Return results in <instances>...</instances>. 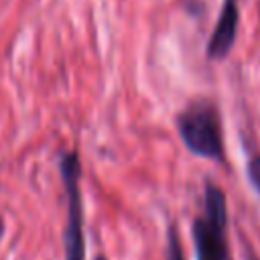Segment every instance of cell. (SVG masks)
<instances>
[{"instance_id": "1", "label": "cell", "mask_w": 260, "mask_h": 260, "mask_svg": "<svg viewBox=\"0 0 260 260\" xmlns=\"http://www.w3.org/2000/svg\"><path fill=\"white\" fill-rule=\"evenodd\" d=\"M177 132L181 142L195 156L223 162L225 146L221 132V116L217 106L211 100H195L189 102L175 118Z\"/></svg>"}, {"instance_id": "2", "label": "cell", "mask_w": 260, "mask_h": 260, "mask_svg": "<svg viewBox=\"0 0 260 260\" xmlns=\"http://www.w3.org/2000/svg\"><path fill=\"white\" fill-rule=\"evenodd\" d=\"M195 260H232L228 240V199L223 189L207 181L203 191V213L191 223Z\"/></svg>"}, {"instance_id": "3", "label": "cell", "mask_w": 260, "mask_h": 260, "mask_svg": "<svg viewBox=\"0 0 260 260\" xmlns=\"http://www.w3.org/2000/svg\"><path fill=\"white\" fill-rule=\"evenodd\" d=\"M59 175L67 197V221L63 230L65 260H85L83 236V199H81V160L79 152L63 150L59 154Z\"/></svg>"}, {"instance_id": "4", "label": "cell", "mask_w": 260, "mask_h": 260, "mask_svg": "<svg viewBox=\"0 0 260 260\" xmlns=\"http://www.w3.org/2000/svg\"><path fill=\"white\" fill-rule=\"evenodd\" d=\"M238 24H240V2L238 0H223L219 16L215 20V26L209 35L205 55L209 61H221L228 57L236 43L238 35Z\"/></svg>"}, {"instance_id": "5", "label": "cell", "mask_w": 260, "mask_h": 260, "mask_svg": "<svg viewBox=\"0 0 260 260\" xmlns=\"http://www.w3.org/2000/svg\"><path fill=\"white\" fill-rule=\"evenodd\" d=\"M165 260H185L183 246H181V240H179V232H177V228L173 223L167 230V254H165Z\"/></svg>"}, {"instance_id": "6", "label": "cell", "mask_w": 260, "mask_h": 260, "mask_svg": "<svg viewBox=\"0 0 260 260\" xmlns=\"http://www.w3.org/2000/svg\"><path fill=\"white\" fill-rule=\"evenodd\" d=\"M246 173H248V179H250L254 191L260 195V154H256V156H252V158L248 160Z\"/></svg>"}, {"instance_id": "7", "label": "cell", "mask_w": 260, "mask_h": 260, "mask_svg": "<svg viewBox=\"0 0 260 260\" xmlns=\"http://www.w3.org/2000/svg\"><path fill=\"white\" fill-rule=\"evenodd\" d=\"M93 260H108V258H106V256H104V254H98V256H95V258H93Z\"/></svg>"}]
</instances>
